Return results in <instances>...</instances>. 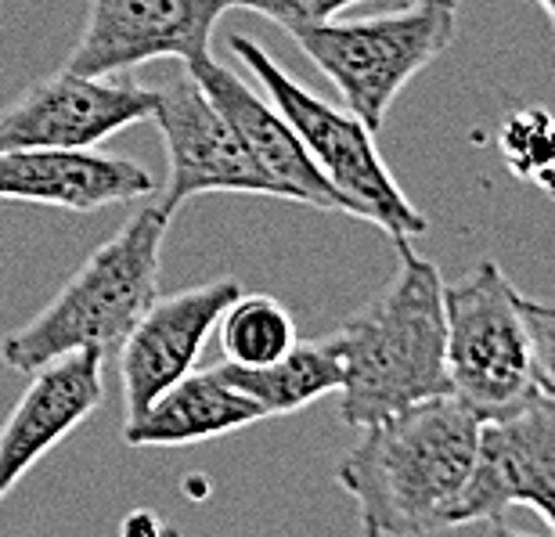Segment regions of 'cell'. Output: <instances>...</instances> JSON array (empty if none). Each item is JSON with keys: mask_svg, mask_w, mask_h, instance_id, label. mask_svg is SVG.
<instances>
[{"mask_svg": "<svg viewBox=\"0 0 555 537\" xmlns=\"http://www.w3.org/2000/svg\"><path fill=\"white\" fill-rule=\"evenodd\" d=\"M548 397H552V400H555V394H548Z\"/></svg>", "mask_w": 555, "mask_h": 537, "instance_id": "24", "label": "cell"}, {"mask_svg": "<svg viewBox=\"0 0 555 537\" xmlns=\"http://www.w3.org/2000/svg\"><path fill=\"white\" fill-rule=\"evenodd\" d=\"M184 73L192 76L220 116L228 119V127L238 133V141L246 144V152L257 159V166L278 184L282 199L293 203L325 209V214H347V203L339 192L325 181V174L318 170V163L310 159L304 141L296 138L293 123L271 105V98H260L246 80H238L235 73L224 69L214 54H203L195 62H184Z\"/></svg>", "mask_w": 555, "mask_h": 537, "instance_id": "12", "label": "cell"}, {"mask_svg": "<svg viewBox=\"0 0 555 537\" xmlns=\"http://www.w3.org/2000/svg\"><path fill=\"white\" fill-rule=\"evenodd\" d=\"M124 530H127V534H141V530H163V523L155 520V516H144V512H141V516H130V520L124 523Z\"/></svg>", "mask_w": 555, "mask_h": 537, "instance_id": "21", "label": "cell"}, {"mask_svg": "<svg viewBox=\"0 0 555 537\" xmlns=\"http://www.w3.org/2000/svg\"><path fill=\"white\" fill-rule=\"evenodd\" d=\"M524 318L530 329V343H534L538 386L545 394H555V304H538V299L524 296Z\"/></svg>", "mask_w": 555, "mask_h": 537, "instance_id": "20", "label": "cell"}, {"mask_svg": "<svg viewBox=\"0 0 555 537\" xmlns=\"http://www.w3.org/2000/svg\"><path fill=\"white\" fill-rule=\"evenodd\" d=\"M220 375L231 386H238L242 394H249L260 405L263 419L271 415H293V411L314 405V400L336 394L343 386V354L336 335L314 343H293V350H285L278 361L260 368H242V365H217Z\"/></svg>", "mask_w": 555, "mask_h": 537, "instance_id": "16", "label": "cell"}, {"mask_svg": "<svg viewBox=\"0 0 555 537\" xmlns=\"http://www.w3.org/2000/svg\"><path fill=\"white\" fill-rule=\"evenodd\" d=\"M159 91L108 76L54 73L0 112L4 149H94L155 116Z\"/></svg>", "mask_w": 555, "mask_h": 537, "instance_id": "10", "label": "cell"}, {"mask_svg": "<svg viewBox=\"0 0 555 537\" xmlns=\"http://www.w3.org/2000/svg\"><path fill=\"white\" fill-rule=\"evenodd\" d=\"M220 329V350L228 365L260 368L278 361L285 350H293L299 340L293 315L278 304L274 296L263 293H242L217 321Z\"/></svg>", "mask_w": 555, "mask_h": 537, "instance_id": "17", "label": "cell"}, {"mask_svg": "<svg viewBox=\"0 0 555 537\" xmlns=\"http://www.w3.org/2000/svg\"><path fill=\"white\" fill-rule=\"evenodd\" d=\"M242 296L238 278L181 289L173 296H155L119 346V379H124V422L138 419L166 386L198 365L206 340L220 315Z\"/></svg>", "mask_w": 555, "mask_h": 537, "instance_id": "11", "label": "cell"}, {"mask_svg": "<svg viewBox=\"0 0 555 537\" xmlns=\"http://www.w3.org/2000/svg\"><path fill=\"white\" fill-rule=\"evenodd\" d=\"M102 368V350H73L33 372V383L0 426V501L51 447L94 415L105 397Z\"/></svg>", "mask_w": 555, "mask_h": 537, "instance_id": "13", "label": "cell"}, {"mask_svg": "<svg viewBox=\"0 0 555 537\" xmlns=\"http://www.w3.org/2000/svg\"><path fill=\"white\" fill-rule=\"evenodd\" d=\"M249 0H91L83 37L65 69L116 76L155 59L195 62L209 54V37L224 11Z\"/></svg>", "mask_w": 555, "mask_h": 537, "instance_id": "8", "label": "cell"}, {"mask_svg": "<svg viewBox=\"0 0 555 537\" xmlns=\"http://www.w3.org/2000/svg\"><path fill=\"white\" fill-rule=\"evenodd\" d=\"M159 192L141 163L94 149H4L0 152V199L98 214Z\"/></svg>", "mask_w": 555, "mask_h": 537, "instance_id": "14", "label": "cell"}, {"mask_svg": "<svg viewBox=\"0 0 555 537\" xmlns=\"http://www.w3.org/2000/svg\"><path fill=\"white\" fill-rule=\"evenodd\" d=\"M480 415L454 394L415 400L361 430L336 469L369 537L459 530V506L473 480Z\"/></svg>", "mask_w": 555, "mask_h": 537, "instance_id": "1", "label": "cell"}, {"mask_svg": "<svg viewBox=\"0 0 555 537\" xmlns=\"http://www.w3.org/2000/svg\"><path fill=\"white\" fill-rule=\"evenodd\" d=\"M516 506L538 512L555 534V400L545 389L480 422V447L459 506V527H498Z\"/></svg>", "mask_w": 555, "mask_h": 537, "instance_id": "7", "label": "cell"}, {"mask_svg": "<svg viewBox=\"0 0 555 537\" xmlns=\"http://www.w3.org/2000/svg\"><path fill=\"white\" fill-rule=\"evenodd\" d=\"M443 318L451 394L476 415H502L538 394L524 293L494 260H480L454 285L443 282Z\"/></svg>", "mask_w": 555, "mask_h": 537, "instance_id": "6", "label": "cell"}, {"mask_svg": "<svg viewBox=\"0 0 555 537\" xmlns=\"http://www.w3.org/2000/svg\"><path fill=\"white\" fill-rule=\"evenodd\" d=\"M454 29L459 8L415 0L393 15L321 22L296 33L293 40L328 76L343 94V105L372 133H379L397 94L451 48Z\"/></svg>", "mask_w": 555, "mask_h": 537, "instance_id": "5", "label": "cell"}, {"mask_svg": "<svg viewBox=\"0 0 555 537\" xmlns=\"http://www.w3.org/2000/svg\"><path fill=\"white\" fill-rule=\"evenodd\" d=\"M393 242L401 253L393 282L332 332L343 354L339 411L353 430L415 400L451 394L443 274L429 256L412 250V239Z\"/></svg>", "mask_w": 555, "mask_h": 537, "instance_id": "2", "label": "cell"}, {"mask_svg": "<svg viewBox=\"0 0 555 537\" xmlns=\"http://www.w3.org/2000/svg\"><path fill=\"white\" fill-rule=\"evenodd\" d=\"M170 220L155 203L138 209L113 239L87 256L37 318L4 335L0 361L11 372L33 375L73 350L116 354L159 296V256Z\"/></svg>", "mask_w": 555, "mask_h": 537, "instance_id": "3", "label": "cell"}, {"mask_svg": "<svg viewBox=\"0 0 555 537\" xmlns=\"http://www.w3.org/2000/svg\"><path fill=\"white\" fill-rule=\"evenodd\" d=\"M249 4L253 11L278 22L288 37H296V33L321 26V22H332L339 11H347L353 4H369V0H249Z\"/></svg>", "mask_w": 555, "mask_h": 537, "instance_id": "19", "label": "cell"}, {"mask_svg": "<svg viewBox=\"0 0 555 537\" xmlns=\"http://www.w3.org/2000/svg\"><path fill=\"white\" fill-rule=\"evenodd\" d=\"M505 166L519 181L555 192V119L545 108H519L502 123L498 133Z\"/></svg>", "mask_w": 555, "mask_h": 537, "instance_id": "18", "label": "cell"}, {"mask_svg": "<svg viewBox=\"0 0 555 537\" xmlns=\"http://www.w3.org/2000/svg\"><path fill=\"white\" fill-rule=\"evenodd\" d=\"M152 119L159 123L166 155H170L163 195L155 199V206L166 217H173L188 199L214 192L282 199L278 184L260 170L246 144L238 141V133L228 127V119L198 91V84L188 73L184 80L159 91Z\"/></svg>", "mask_w": 555, "mask_h": 537, "instance_id": "9", "label": "cell"}, {"mask_svg": "<svg viewBox=\"0 0 555 537\" xmlns=\"http://www.w3.org/2000/svg\"><path fill=\"white\" fill-rule=\"evenodd\" d=\"M228 48L246 65L253 80L268 91L271 105L293 123L296 138L304 141L325 181L347 203L350 217L375 223L390 239H418L429 231L426 214L412 206V199L401 192L390 166L375 149V133L350 108H336L310 94L307 87H299L246 33H231Z\"/></svg>", "mask_w": 555, "mask_h": 537, "instance_id": "4", "label": "cell"}, {"mask_svg": "<svg viewBox=\"0 0 555 537\" xmlns=\"http://www.w3.org/2000/svg\"><path fill=\"white\" fill-rule=\"evenodd\" d=\"M260 419L263 411L257 400L231 386L220 368H192L173 386H166L138 419L124 422V440L130 447H188L246 430Z\"/></svg>", "mask_w": 555, "mask_h": 537, "instance_id": "15", "label": "cell"}, {"mask_svg": "<svg viewBox=\"0 0 555 537\" xmlns=\"http://www.w3.org/2000/svg\"><path fill=\"white\" fill-rule=\"evenodd\" d=\"M534 4H541V11H545L548 22H552V29H555V0H534Z\"/></svg>", "mask_w": 555, "mask_h": 537, "instance_id": "22", "label": "cell"}, {"mask_svg": "<svg viewBox=\"0 0 555 537\" xmlns=\"http://www.w3.org/2000/svg\"><path fill=\"white\" fill-rule=\"evenodd\" d=\"M426 4H448V8H459V0H426Z\"/></svg>", "mask_w": 555, "mask_h": 537, "instance_id": "23", "label": "cell"}]
</instances>
